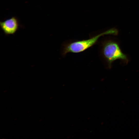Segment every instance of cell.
<instances>
[{"instance_id":"1","label":"cell","mask_w":139,"mask_h":139,"mask_svg":"<svg viewBox=\"0 0 139 139\" xmlns=\"http://www.w3.org/2000/svg\"><path fill=\"white\" fill-rule=\"evenodd\" d=\"M101 52L109 68L116 60H120L126 63L128 62L127 56L122 52L118 44L113 40H107L102 42Z\"/></svg>"},{"instance_id":"2","label":"cell","mask_w":139,"mask_h":139,"mask_svg":"<svg viewBox=\"0 0 139 139\" xmlns=\"http://www.w3.org/2000/svg\"><path fill=\"white\" fill-rule=\"evenodd\" d=\"M111 34L109 30L88 39L66 43L63 46L62 54L64 56L68 53H78L83 52L95 44L101 36Z\"/></svg>"},{"instance_id":"3","label":"cell","mask_w":139,"mask_h":139,"mask_svg":"<svg viewBox=\"0 0 139 139\" xmlns=\"http://www.w3.org/2000/svg\"><path fill=\"white\" fill-rule=\"evenodd\" d=\"M0 27L4 33L6 34H13L18 30L19 24L17 18L15 17L0 22Z\"/></svg>"}]
</instances>
